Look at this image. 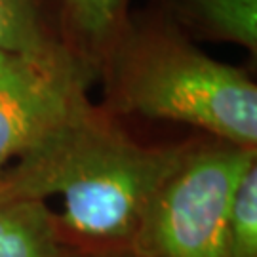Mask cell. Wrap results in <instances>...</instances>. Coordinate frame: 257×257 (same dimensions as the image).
<instances>
[{
	"instance_id": "obj_7",
	"label": "cell",
	"mask_w": 257,
	"mask_h": 257,
	"mask_svg": "<svg viewBox=\"0 0 257 257\" xmlns=\"http://www.w3.org/2000/svg\"><path fill=\"white\" fill-rule=\"evenodd\" d=\"M128 18V0H61V37L97 69Z\"/></svg>"
},
{
	"instance_id": "obj_9",
	"label": "cell",
	"mask_w": 257,
	"mask_h": 257,
	"mask_svg": "<svg viewBox=\"0 0 257 257\" xmlns=\"http://www.w3.org/2000/svg\"><path fill=\"white\" fill-rule=\"evenodd\" d=\"M225 257H257V160L242 174L230 202Z\"/></svg>"
},
{
	"instance_id": "obj_8",
	"label": "cell",
	"mask_w": 257,
	"mask_h": 257,
	"mask_svg": "<svg viewBox=\"0 0 257 257\" xmlns=\"http://www.w3.org/2000/svg\"><path fill=\"white\" fill-rule=\"evenodd\" d=\"M67 44L52 27L46 0H0V50L44 52Z\"/></svg>"
},
{
	"instance_id": "obj_5",
	"label": "cell",
	"mask_w": 257,
	"mask_h": 257,
	"mask_svg": "<svg viewBox=\"0 0 257 257\" xmlns=\"http://www.w3.org/2000/svg\"><path fill=\"white\" fill-rule=\"evenodd\" d=\"M160 16L185 37L257 52V0H160Z\"/></svg>"
},
{
	"instance_id": "obj_6",
	"label": "cell",
	"mask_w": 257,
	"mask_h": 257,
	"mask_svg": "<svg viewBox=\"0 0 257 257\" xmlns=\"http://www.w3.org/2000/svg\"><path fill=\"white\" fill-rule=\"evenodd\" d=\"M55 211L37 198H0V257H78Z\"/></svg>"
},
{
	"instance_id": "obj_2",
	"label": "cell",
	"mask_w": 257,
	"mask_h": 257,
	"mask_svg": "<svg viewBox=\"0 0 257 257\" xmlns=\"http://www.w3.org/2000/svg\"><path fill=\"white\" fill-rule=\"evenodd\" d=\"M107 110L202 130L257 149V86L238 67L200 52L164 16L128 18L103 55Z\"/></svg>"
},
{
	"instance_id": "obj_3",
	"label": "cell",
	"mask_w": 257,
	"mask_h": 257,
	"mask_svg": "<svg viewBox=\"0 0 257 257\" xmlns=\"http://www.w3.org/2000/svg\"><path fill=\"white\" fill-rule=\"evenodd\" d=\"M257 149L187 141L130 240V257H225L230 202Z\"/></svg>"
},
{
	"instance_id": "obj_10",
	"label": "cell",
	"mask_w": 257,
	"mask_h": 257,
	"mask_svg": "<svg viewBox=\"0 0 257 257\" xmlns=\"http://www.w3.org/2000/svg\"><path fill=\"white\" fill-rule=\"evenodd\" d=\"M78 257H130L126 251H120V253H80Z\"/></svg>"
},
{
	"instance_id": "obj_4",
	"label": "cell",
	"mask_w": 257,
	"mask_h": 257,
	"mask_svg": "<svg viewBox=\"0 0 257 257\" xmlns=\"http://www.w3.org/2000/svg\"><path fill=\"white\" fill-rule=\"evenodd\" d=\"M93 71L69 44L44 52L0 50V177L90 101Z\"/></svg>"
},
{
	"instance_id": "obj_1",
	"label": "cell",
	"mask_w": 257,
	"mask_h": 257,
	"mask_svg": "<svg viewBox=\"0 0 257 257\" xmlns=\"http://www.w3.org/2000/svg\"><path fill=\"white\" fill-rule=\"evenodd\" d=\"M185 145H143L88 101L2 174L0 198L55 196L57 223L80 253H120Z\"/></svg>"
}]
</instances>
